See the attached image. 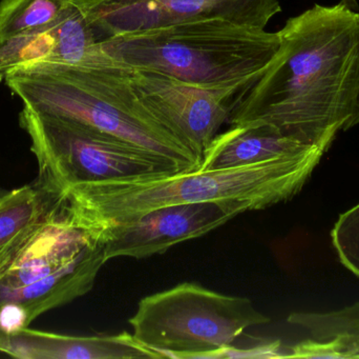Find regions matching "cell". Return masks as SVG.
<instances>
[{"mask_svg": "<svg viewBox=\"0 0 359 359\" xmlns=\"http://www.w3.org/2000/svg\"><path fill=\"white\" fill-rule=\"evenodd\" d=\"M355 0L314 4L278 32L280 46L234 107L231 124H263L328 151L359 124V14Z\"/></svg>", "mask_w": 359, "mask_h": 359, "instance_id": "6da1fadb", "label": "cell"}, {"mask_svg": "<svg viewBox=\"0 0 359 359\" xmlns=\"http://www.w3.org/2000/svg\"><path fill=\"white\" fill-rule=\"evenodd\" d=\"M326 151L309 150L259 164L210 171L161 172L74 185L55 196L69 223L95 235L156 209L215 202L236 216L297 195Z\"/></svg>", "mask_w": 359, "mask_h": 359, "instance_id": "7a4b0ae2", "label": "cell"}, {"mask_svg": "<svg viewBox=\"0 0 359 359\" xmlns=\"http://www.w3.org/2000/svg\"><path fill=\"white\" fill-rule=\"evenodd\" d=\"M4 80L23 107L138 145L178 172L200 167L201 158L143 103L133 84L132 69L116 60L97 67L44 65Z\"/></svg>", "mask_w": 359, "mask_h": 359, "instance_id": "3957f363", "label": "cell"}, {"mask_svg": "<svg viewBox=\"0 0 359 359\" xmlns=\"http://www.w3.org/2000/svg\"><path fill=\"white\" fill-rule=\"evenodd\" d=\"M102 46L133 70L207 88H251L278 52L280 36L259 25L212 18L123 34Z\"/></svg>", "mask_w": 359, "mask_h": 359, "instance_id": "277c9868", "label": "cell"}, {"mask_svg": "<svg viewBox=\"0 0 359 359\" xmlns=\"http://www.w3.org/2000/svg\"><path fill=\"white\" fill-rule=\"evenodd\" d=\"M128 322L135 339L163 358H211L270 318L247 297L182 282L143 297Z\"/></svg>", "mask_w": 359, "mask_h": 359, "instance_id": "5b68a950", "label": "cell"}, {"mask_svg": "<svg viewBox=\"0 0 359 359\" xmlns=\"http://www.w3.org/2000/svg\"><path fill=\"white\" fill-rule=\"evenodd\" d=\"M19 124L38 164L36 185L50 197L82 183L178 172L151 152L117 137L22 107Z\"/></svg>", "mask_w": 359, "mask_h": 359, "instance_id": "8992f818", "label": "cell"}, {"mask_svg": "<svg viewBox=\"0 0 359 359\" xmlns=\"http://www.w3.org/2000/svg\"><path fill=\"white\" fill-rule=\"evenodd\" d=\"M135 89L151 113L202 159L250 88H207L157 72L132 69Z\"/></svg>", "mask_w": 359, "mask_h": 359, "instance_id": "52a82bcc", "label": "cell"}, {"mask_svg": "<svg viewBox=\"0 0 359 359\" xmlns=\"http://www.w3.org/2000/svg\"><path fill=\"white\" fill-rule=\"evenodd\" d=\"M101 44L109 38L187 21L223 18L266 27L278 0H86Z\"/></svg>", "mask_w": 359, "mask_h": 359, "instance_id": "ba28073f", "label": "cell"}, {"mask_svg": "<svg viewBox=\"0 0 359 359\" xmlns=\"http://www.w3.org/2000/svg\"><path fill=\"white\" fill-rule=\"evenodd\" d=\"M234 217L233 212L215 202L178 204L111 226L93 237L102 244L107 261L119 257L149 259L176 244L202 237Z\"/></svg>", "mask_w": 359, "mask_h": 359, "instance_id": "9c48e42d", "label": "cell"}, {"mask_svg": "<svg viewBox=\"0 0 359 359\" xmlns=\"http://www.w3.org/2000/svg\"><path fill=\"white\" fill-rule=\"evenodd\" d=\"M102 244L73 265L15 289H0V334L27 328L40 315L88 294L107 263Z\"/></svg>", "mask_w": 359, "mask_h": 359, "instance_id": "30bf717a", "label": "cell"}, {"mask_svg": "<svg viewBox=\"0 0 359 359\" xmlns=\"http://www.w3.org/2000/svg\"><path fill=\"white\" fill-rule=\"evenodd\" d=\"M0 353L20 359L163 358L123 331L90 337L57 334L27 328L0 334Z\"/></svg>", "mask_w": 359, "mask_h": 359, "instance_id": "8fae6325", "label": "cell"}, {"mask_svg": "<svg viewBox=\"0 0 359 359\" xmlns=\"http://www.w3.org/2000/svg\"><path fill=\"white\" fill-rule=\"evenodd\" d=\"M313 149L324 150L285 136L268 124H231V128L219 133L203 152L198 170L250 166Z\"/></svg>", "mask_w": 359, "mask_h": 359, "instance_id": "7c38bea8", "label": "cell"}, {"mask_svg": "<svg viewBox=\"0 0 359 359\" xmlns=\"http://www.w3.org/2000/svg\"><path fill=\"white\" fill-rule=\"evenodd\" d=\"M52 207L53 198L36 183L0 194V280L41 227Z\"/></svg>", "mask_w": 359, "mask_h": 359, "instance_id": "4fadbf2b", "label": "cell"}, {"mask_svg": "<svg viewBox=\"0 0 359 359\" xmlns=\"http://www.w3.org/2000/svg\"><path fill=\"white\" fill-rule=\"evenodd\" d=\"M288 322L330 344L335 358H359V303L328 313H292Z\"/></svg>", "mask_w": 359, "mask_h": 359, "instance_id": "5bb4252c", "label": "cell"}, {"mask_svg": "<svg viewBox=\"0 0 359 359\" xmlns=\"http://www.w3.org/2000/svg\"><path fill=\"white\" fill-rule=\"evenodd\" d=\"M74 0H0V44L58 22Z\"/></svg>", "mask_w": 359, "mask_h": 359, "instance_id": "9a60e30c", "label": "cell"}, {"mask_svg": "<svg viewBox=\"0 0 359 359\" xmlns=\"http://www.w3.org/2000/svg\"><path fill=\"white\" fill-rule=\"evenodd\" d=\"M331 235L341 263L359 278V204L339 216Z\"/></svg>", "mask_w": 359, "mask_h": 359, "instance_id": "2e32d148", "label": "cell"}]
</instances>
